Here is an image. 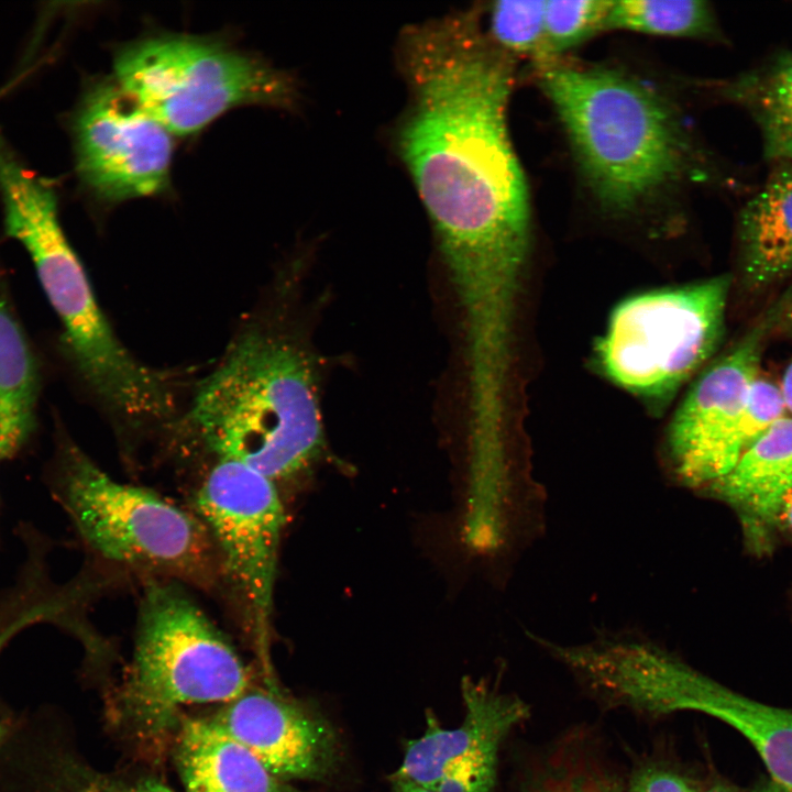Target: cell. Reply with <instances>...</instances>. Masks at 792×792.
Returning a JSON list of instances; mask_svg holds the SVG:
<instances>
[{"label":"cell","mask_w":792,"mask_h":792,"mask_svg":"<svg viewBox=\"0 0 792 792\" xmlns=\"http://www.w3.org/2000/svg\"><path fill=\"white\" fill-rule=\"evenodd\" d=\"M546 1H497L490 9V38L508 54L539 62L543 45Z\"/></svg>","instance_id":"obj_23"},{"label":"cell","mask_w":792,"mask_h":792,"mask_svg":"<svg viewBox=\"0 0 792 792\" xmlns=\"http://www.w3.org/2000/svg\"><path fill=\"white\" fill-rule=\"evenodd\" d=\"M74 135L78 175L98 198L118 202L168 186L172 133L117 81L87 90Z\"/></svg>","instance_id":"obj_11"},{"label":"cell","mask_w":792,"mask_h":792,"mask_svg":"<svg viewBox=\"0 0 792 792\" xmlns=\"http://www.w3.org/2000/svg\"><path fill=\"white\" fill-rule=\"evenodd\" d=\"M117 84L172 134L190 135L245 105L288 107L289 77L227 45L201 37L152 36L122 48Z\"/></svg>","instance_id":"obj_7"},{"label":"cell","mask_w":792,"mask_h":792,"mask_svg":"<svg viewBox=\"0 0 792 792\" xmlns=\"http://www.w3.org/2000/svg\"><path fill=\"white\" fill-rule=\"evenodd\" d=\"M791 290L776 301L735 345L695 381L669 425L664 462L676 486L704 493L741 457L737 429L749 389L759 376L770 333L781 323Z\"/></svg>","instance_id":"obj_10"},{"label":"cell","mask_w":792,"mask_h":792,"mask_svg":"<svg viewBox=\"0 0 792 792\" xmlns=\"http://www.w3.org/2000/svg\"><path fill=\"white\" fill-rule=\"evenodd\" d=\"M730 283L721 275L619 304L598 344L606 376L650 399L674 393L716 350Z\"/></svg>","instance_id":"obj_8"},{"label":"cell","mask_w":792,"mask_h":792,"mask_svg":"<svg viewBox=\"0 0 792 792\" xmlns=\"http://www.w3.org/2000/svg\"><path fill=\"white\" fill-rule=\"evenodd\" d=\"M751 792H790L789 790L780 787L772 780H766L759 783Z\"/></svg>","instance_id":"obj_33"},{"label":"cell","mask_w":792,"mask_h":792,"mask_svg":"<svg viewBox=\"0 0 792 792\" xmlns=\"http://www.w3.org/2000/svg\"><path fill=\"white\" fill-rule=\"evenodd\" d=\"M613 1H546L543 45L539 65L559 56L605 29Z\"/></svg>","instance_id":"obj_22"},{"label":"cell","mask_w":792,"mask_h":792,"mask_svg":"<svg viewBox=\"0 0 792 792\" xmlns=\"http://www.w3.org/2000/svg\"><path fill=\"white\" fill-rule=\"evenodd\" d=\"M0 195L6 232L33 263L81 385L124 435L168 427L180 413L176 374L142 363L114 333L62 228L54 190L15 154L2 153Z\"/></svg>","instance_id":"obj_4"},{"label":"cell","mask_w":792,"mask_h":792,"mask_svg":"<svg viewBox=\"0 0 792 792\" xmlns=\"http://www.w3.org/2000/svg\"><path fill=\"white\" fill-rule=\"evenodd\" d=\"M780 391L784 400L787 411L792 415V360L785 367L782 376Z\"/></svg>","instance_id":"obj_30"},{"label":"cell","mask_w":792,"mask_h":792,"mask_svg":"<svg viewBox=\"0 0 792 792\" xmlns=\"http://www.w3.org/2000/svg\"><path fill=\"white\" fill-rule=\"evenodd\" d=\"M781 322H784V324L788 327L790 333L792 334V289H791L790 298H789L785 309L783 311Z\"/></svg>","instance_id":"obj_34"},{"label":"cell","mask_w":792,"mask_h":792,"mask_svg":"<svg viewBox=\"0 0 792 792\" xmlns=\"http://www.w3.org/2000/svg\"><path fill=\"white\" fill-rule=\"evenodd\" d=\"M16 635L18 628L14 623L0 614V653ZM21 715L0 703V750L16 727Z\"/></svg>","instance_id":"obj_28"},{"label":"cell","mask_w":792,"mask_h":792,"mask_svg":"<svg viewBox=\"0 0 792 792\" xmlns=\"http://www.w3.org/2000/svg\"><path fill=\"white\" fill-rule=\"evenodd\" d=\"M787 413L780 387L758 376L749 389L738 422L737 442L741 455Z\"/></svg>","instance_id":"obj_25"},{"label":"cell","mask_w":792,"mask_h":792,"mask_svg":"<svg viewBox=\"0 0 792 792\" xmlns=\"http://www.w3.org/2000/svg\"><path fill=\"white\" fill-rule=\"evenodd\" d=\"M774 527L792 536V488L774 505L768 521V528Z\"/></svg>","instance_id":"obj_29"},{"label":"cell","mask_w":792,"mask_h":792,"mask_svg":"<svg viewBox=\"0 0 792 792\" xmlns=\"http://www.w3.org/2000/svg\"><path fill=\"white\" fill-rule=\"evenodd\" d=\"M44 482L98 561L205 590L219 581L215 544L195 513L112 479L64 430L56 432Z\"/></svg>","instance_id":"obj_6"},{"label":"cell","mask_w":792,"mask_h":792,"mask_svg":"<svg viewBox=\"0 0 792 792\" xmlns=\"http://www.w3.org/2000/svg\"><path fill=\"white\" fill-rule=\"evenodd\" d=\"M0 792H174L142 773L102 771L74 747L53 713L23 714L0 750Z\"/></svg>","instance_id":"obj_14"},{"label":"cell","mask_w":792,"mask_h":792,"mask_svg":"<svg viewBox=\"0 0 792 792\" xmlns=\"http://www.w3.org/2000/svg\"><path fill=\"white\" fill-rule=\"evenodd\" d=\"M737 232L741 280L749 292L792 274V163H776L740 209Z\"/></svg>","instance_id":"obj_17"},{"label":"cell","mask_w":792,"mask_h":792,"mask_svg":"<svg viewBox=\"0 0 792 792\" xmlns=\"http://www.w3.org/2000/svg\"><path fill=\"white\" fill-rule=\"evenodd\" d=\"M249 688L242 659L182 583L148 579L131 663L107 691L111 726L140 752L157 758L170 748L186 705L226 704Z\"/></svg>","instance_id":"obj_5"},{"label":"cell","mask_w":792,"mask_h":792,"mask_svg":"<svg viewBox=\"0 0 792 792\" xmlns=\"http://www.w3.org/2000/svg\"><path fill=\"white\" fill-rule=\"evenodd\" d=\"M168 429L212 460L237 461L277 485L295 479L323 446L309 353L273 315L254 311Z\"/></svg>","instance_id":"obj_3"},{"label":"cell","mask_w":792,"mask_h":792,"mask_svg":"<svg viewBox=\"0 0 792 792\" xmlns=\"http://www.w3.org/2000/svg\"><path fill=\"white\" fill-rule=\"evenodd\" d=\"M465 716L457 728L441 727L426 714L425 734L407 741L404 759L391 780H406L431 792H491L496 783L498 751L510 730L529 715L517 695L484 681L464 678Z\"/></svg>","instance_id":"obj_12"},{"label":"cell","mask_w":792,"mask_h":792,"mask_svg":"<svg viewBox=\"0 0 792 792\" xmlns=\"http://www.w3.org/2000/svg\"><path fill=\"white\" fill-rule=\"evenodd\" d=\"M393 792H399V791L393 787Z\"/></svg>","instance_id":"obj_35"},{"label":"cell","mask_w":792,"mask_h":792,"mask_svg":"<svg viewBox=\"0 0 792 792\" xmlns=\"http://www.w3.org/2000/svg\"><path fill=\"white\" fill-rule=\"evenodd\" d=\"M625 792H700L695 780L667 759H647L625 780Z\"/></svg>","instance_id":"obj_26"},{"label":"cell","mask_w":792,"mask_h":792,"mask_svg":"<svg viewBox=\"0 0 792 792\" xmlns=\"http://www.w3.org/2000/svg\"><path fill=\"white\" fill-rule=\"evenodd\" d=\"M170 750L185 792H302L211 718L184 715Z\"/></svg>","instance_id":"obj_16"},{"label":"cell","mask_w":792,"mask_h":792,"mask_svg":"<svg viewBox=\"0 0 792 792\" xmlns=\"http://www.w3.org/2000/svg\"><path fill=\"white\" fill-rule=\"evenodd\" d=\"M730 87L792 99V53L780 55L766 70L727 82Z\"/></svg>","instance_id":"obj_27"},{"label":"cell","mask_w":792,"mask_h":792,"mask_svg":"<svg viewBox=\"0 0 792 792\" xmlns=\"http://www.w3.org/2000/svg\"><path fill=\"white\" fill-rule=\"evenodd\" d=\"M729 100L749 110L761 133L765 156L792 163V99L723 86Z\"/></svg>","instance_id":"obj_24"},{"label":"cell","mask_w":792,"mask_h":792,"mask_svg":"<svg viewBox=\"0 0 792 792\" xmlns=\"http://www.w3.org/2000/svg\"><path fill=\"white\" fill-rule=\"evenodd\" d=\"M41 384L38 361L0 272V462L32 440Z\"/></svg>","instance_id":"obj_19"},{"label":"cell","mask_w":792,"mask_h":792,"mask_svg":"<svg viewBox=\"0 0 792 792\" xmlns=\"http://www.w3.org/2000/svg\"><path fill=\"white\" fill-rule=\"evenodd\" d=\"M792 488V416L756 440L724 477L703 494L735 509L748 534L765 538L770 514Z\"/></svg>","instance_id":"obj_18"},{"label":"cell","mask_w":792,"mask_h":792,"mask_svg":"<svg viewBox=\"0 0 792 792\" xmlns=\"http://www.w3.org/2000/svg\"><path fill=\"white\" fill-rule=\"evenodd\" d=\"M393 787L399 792H431L416 783L406 780H392Z\"/></svg>","instance_id":"obj_32"},{"label":"cell","mask_w":792,"mask_h":792,"mask_svg":"<svg viewBox=\"0 0 792 792\" xmlns=\"http://www.w3.org/2000/svg\"><path fill=\"white\" fill-rule=\"evenodd\" d=\"M700 792H740V790L724 780L717 779L706 784L704 789H700Z\"/></svg>","instance_id":"obj_31"},{"label":"cell","mask_w":792,"mask_h":792,"mask_svg":"<svg viewBox=\"0 0 792 792\" xmlns=\"http://www.w3.org/2000/svg\"><path fill=\"white\" fill-rule=\"evenodd\" d=\"M193 505L215 544L220 576L235 595L265 657L285 522L278 485L242 463L217 459L198 485Z\"/></svg>","instance_id":"obj_9"},{"label":"cell","mask_w":792,"mask_h":792,"mask_svg":"<svg viewBox=\"0 0 792 792\" xmlns=\"http://www.w3.org/2000/svg\"><path fill=\"white\" fill-rule=\"evenodd\" d=\"M211 719L285 781L329 782L343 766L342 743L330 721L273 682L266 689L249 688Z\"/></svg>","instance_id":"obj_13"},{"label":"cell","mask_w":792,"mask_h":792,"mask_svg":"<svg viewBox=\"0 0 792 792\" xmlns=\"http://www.w3.org/2000/svg\"><path fill=\"white\" fill-rule=\"evenodd\" d=\"M539 69L581 180L602 212L639 219L713 176L678 108L650 84L602 65L556 59Z\"/></svg>","instance_id":"obj_2"},{"label":"cell","mask_w":792,"mask_h":792,"mask_svg":"<svg viewBox=\"0 0 792 792\" xmlns=\"http://www.w3.org/2000/svg\"><path fill=\"white\" fill-rule=\"evenodd\" d=\"M657 716L694 711L715 717L740 733L763 761L770 780L792 792V710L746 697L690 666L668 663L651 691Z\"/></svg>","instance_id":"obj_15"},{"label":"cell","mask_w":792,"mask_h":792,"mask_svg":"<svg viewBox=\"0 0 792 792\" xmlns=\"http://www.w3.org/2000/svg\"><path fill=\"white\" fill-rule=\"evenodd\" d=\"M605 29L704 40L721 37L712 7L700 0L613 1Z\"/></svg>","instance_id":"obj_20"},{"label":"cell","mask_w":792,"mask_h":792,"mask_svg":"<svg viewBox=\"0 0 792 792\" xmlns=\"http://www.w3.org/2000/svg\"><path fill=\"white\" fill-rule=\"evenodd\" d=\"M520 792H625V781L590 748L571 740L537 762Z\"/></svg>","instance_id":"obj_21"},{"label":"cell","mask_w":792,"mask_h":792,"mask_svg":"<svg viewBox=\"0 0 792 792\" xmlns=\"http://www.w3.org/2000/svg\"><path fill=\"white\" fill-rule=\"evenodd\" d=\"M410 100L398 150L433 224L461 308L519 288L530 242L527 184L512 145V55L469 12L409 29Z\"/></svg>","instance_id":"obj_1"}]
</instances>
